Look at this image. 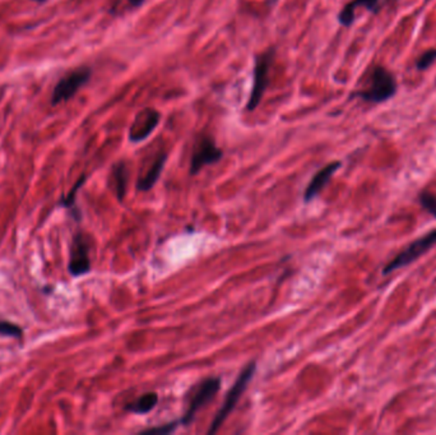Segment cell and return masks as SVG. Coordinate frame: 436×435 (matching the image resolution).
I'll use <instances>...</instances> for the list:
<instances>
[{"label": "cell", "instance_id": "1", "mask_svg": "<svg viewBox=\"0 0 436 435\" xmlns=\"http://www.w3.org/2000/svg\"><path fill=\"white\" fill-rule=\"evenodd\" d=\"M276 57V48L270 46L261 54L255 55L254 60L253 89L246 104L247 112H254L262 103L265 89L268 87V73Z\"/></svg>", "mask_w": 436, "mask_h": 435}, {"label": "cell", "instance_id": "2", "mask_svg": "<svg viewBox=\"0 0 436 435\" xmlns=\"http://www.w3.org/2000/svg\"><path fill=\"white\" fill-rule=\"evenodd\" d=\"M396 83L394 77L383 68L376 66L372 74L369 89L355 92L354 96L360 97L367 103L381 104L396 95Z\"/></svg>", "mask_w": 436, "mask_h": 435}, {"label": "cell", "instance_id": "3", "mask_svg": "<svg viewBox=\"0 0 436 435\" xmlns=\"http://www.w3.org/2000/svg\"><path fill=\"white\" fill-rule=\"evenodd\" d=\"M255 371H256V364L250 363L247 364L245 368L243 369V371L240 373V375H238V378L236 379V382L234 383V386L231 387L229 393L226 396V398H225V401H223V407L217 412L213 423H212V425H211L209 430H208V434H214V433L221 427L223 421L229 418V415H230L231 411L235 409V406H236V403H238V400H240V397L244 393V391H245L246 387H247L249 382L253 378Z\"/></svg>", "mask_w": 436, "mask_h": 435}, {"label": "cell", "instance_id": "4", "mask_svg": "<svg viewBox=\"0 0 436 435\" xmlns=\"http://www.w3.org/2000/svg\"><path fill=\"white\" fill-rule=\"evenodd\" d=\"M91 76L92 71L89 66H80L65 74L63 78L56 83L51 97V104L58 105L76 96V94L91 80Z\"/></svg>", "mask_w": 436, "mask_h": 435}, {"label": "cell", "instance_id": "5", "mask_svg": "<svg viewBox=\"0 0 436 435\" xmlns=\"http://www.w3.org/2000/svg\"><path fill=\"white\" fill-rule=\"evenodd\" d=\"M435 244L436 229L433 230L431 233L424 235L420 239L415 240L402 253H399L396 258H393L390 262H388V265L384 267V269H383V274H392L396 269L411 265L413 260L420 258L422 254H425L428 249H431Z\"/></svg>", "mask_w": 436, "mask_h": 435}, {"label": "cell", "instance_id": "6", "mask_svg": "<svg viewBox=\"0 0 436 435\" xmlns=\"http://www.w3.org/2000/svg\"><path fill=\"white\" fill-rule=\"evenodd\" d=\"M223 157V151L217 147L213 138L209 134L200 136L194 145V151L191 156V174L195 175L207 165H212L220 161Z\"/></svg>", "mask_w": 436, "mask_h": 435}, {"label": "cell", "instance_id": "7", "mask_svg": "<svg viewBox=\"0 0 436 435\" xmlns=\"http://www.w3.org/2000/svg\"><path fill=\"white\" fill-rule=\"evenodd\" d=\"M220 387H221V379L220 378H208L203 380L198 387V391L191 398V405H189L186 412L184 414L183 419L180 423L185 427L191 425V421L195 418V414L207 402H209L213 398L214 395L220 391Z\"/></svg>", "mask_w": 436, "mask_h": 435}, {"label": "cell", "instance_id": "8", "mask_svg": "<svg viewBox=\"0 0 436 435\" xmlns=\"http://www.w3.org/2000/svg\"><path fill=\"white\" fill-rule=\"evenodd\" d=\"M69 274L73 277H80L91 271L89 259V242L83 234H77L73 238L69 258Z\"/></svg>", "mask_w": 436, "mask_h": 435}, {"label": "cell", "instance_id": "9", "mask_svg": "<svg viewBox=\"0 0 436 435\" xmlns=\"http://www.w3.org/2000/svg\"><path fill=\"white\" fill-rule=\"evenodd\" d=\"M341 165L340 161L331 162L323 169L317 171V174L311 179L309 186H306V189H305V194H304L305 202L311 201L323 190V188L328 184L331 177H333L334 172L341 168Z\"/></svg>", "mask_w": 436, "mask_h": 435}, {"label": "cell", "instance_id": "10", "mask_svg": "<svg viewBox=\"0 0 436 435\" xmlns=\"http://www.w3.org/2000/svg\"><path fill=\"white\" fill-rule=\"evenodd\" d=\"M144 115H146V119L143 121L142 127H132L129 130L130 142H134V143L142 142L150 137L152 132L157 128L161 121V114L153 109H147Z\"/></svg>", "mask_w": 436, "mask_h": 435}, {"label": "cell", "instance_id": "11", "mask_svg": "<svg viewBox=\"0 0 436 435\" xmlns=\"http://www.w3.org/2000/svg\"><path fill=\"white\" fill-rule=\"evenodd\" d=\"M379 1L381 0H352V1H349V4L345 6L340 12L338 22L345 27H349L355 21V9L364 7L372 12H376Z\"/></svg>", "mask_w": 436, "mask_h": 435}, {"label": "cell", "instance_id": "12", "mask_svg": "<svg viewBox=\"0 0 436 435\" xmlns=\"http://www.w3.org/2000/svg\"><path fill=\"white\" fill-rule=\"evenodd\" d=\"M166 161V153H161L159 156H157V159L152 163L151 169L148 170V172L144 177H141L139 181L137 183V189L142 190V192H147V190L152 189L161 177Z\"/></svg>", "mask_w": 436, "mask_h": 435}, {"label": "cell", "instance_id": "13", "mask_svg": "<svg viewBox=\"0 0 436 435\" xmlns=\"http://www.w3.org/2000/svg\"><path fill=\"white\" fill-rule=\"evenodd\" d=\"M157 401H159V396L156 393L153 392L146 393L141 396L138 400H135L134 402L128 403L125 410L133 414H138V415H143V414L152 411L156 407Z\"/></svg>", "mask_w": 436, "mask_h": 435}, {"label": "cell", "instance_id": "14", "mask_svg": "<svg viewBox=\"0 0 436 435\" xmlns=\"http://www.w3.org/2000/svg\"><path fill=\"white\" fill-rule=\"evenodd\" d=\"M114 179H115V190L118 199L123 201L127 189V166L124 162H119L114 166Z\"/></svg>", "mask_w": 436, "mask_h": 435}, {"label": "cell", "instance_id": "15", "mask_svg": "<svg viewBox=\"0 0 436 435\" xmlns=\"http://www.w3.org/2000/svg\"><path fill=\"white\" fill-rule=\"evenodd\" d=\"M22 332H24L22 328L15 323L0 321V336L19 339V337H22Z\"/></svg>", "mask_w": 436, "mask_h": 435}, {"label": "cell", "instance_id": "16", "mask_svg": "<svg viewBox=\"0 0 436 435\" xmlns=\"http://www.w3.org/2000/svg\"><path fill=\"white\" fill-rule=\"evenodd\" d=\"M85 181H86V177L83 175V177H80V179H78V181L76 183V186L71 188V190L69 192V194H68L67 197H63V198H62L60 204L64 206V207H67V208H71V207H73V204H74V202H76V195L78 193V189H80V186L85 184Z\"/></svg>", "mask_w": 436, "mask_h": 435}, {"label": "cell", "instance_id": "17", "mask_svg": "<svg viewBox=\"0 0 436 435\" xmlns=\"http://www.w3.org/2000/svg\"><path fill=\"white\" fill-rule=\"evenodd\" d=\"M420 203L428 213H431L434 218H436V195L424 192L420 194Z\"/></svg>", "mask_w": 436, "mask_h": 435}, {"label": "cell", "instance_id": "18", "mask_svg": "<svg viewBox=\"0 0 436 435\" xmlns=\"http://www.w3.org/2000/svg\"><path fill=\"white\" fill-rule=\"evenodd\" d=\"M179 424H180V421H173V423H168V424H165L162 427L146 429V430H143L142 434H168V433H173L175 429L179 427Z\"/></svg>", "mask_w": 436, "mask_h": 435}, {"label": "cell", "instance_id": "19", "mask_svg": "<svg viewBox=\"0 0 436 435\" xmlns=\"http://www.w3.org/2000/svg\"><path fill=\"white\" fill-rule=\"evenodd\" d=\"M436 60V48H433V50H428V51H425L422 55H421L420 59L417 60V68L420 69V71H425V69H428L430 65L433 64L434 62Z\"/></svg>", "mask_w": 436, "mask_h": 435}, {"label": "cell", "instance_id": "20", "mask_svg": "<svg viewBox=\"0 0 436 435\" xmlns=\"http://www.w3.org/2000/svg\"><path fill=\"white\" fill-rule=\"evenodd\" d=\"M128 1H129V4H130L133 8H139V7H142L146 0H128Z\"/></svg>", "mask_w": 436, "mask_h": 435}]
</instances>
